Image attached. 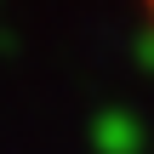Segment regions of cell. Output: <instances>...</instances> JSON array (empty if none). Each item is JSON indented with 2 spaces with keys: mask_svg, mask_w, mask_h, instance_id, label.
Instances as JSON below:
<instances>
[{
  "mask_svg": "<svg viewBox=\"0 0 154 154\" xmlns=\"http://www.w3.org/2000/svg\"><path fill=\"white\" fill-rule=\"evenodd\" d=\"M143 11H149V23H154V0H143Z\"/></svg>",
  "mask_w": 154,
  "mask_h": 154,
  "instance_id": "6da1fadb",
  "label": "cell"
}]
</instances>
